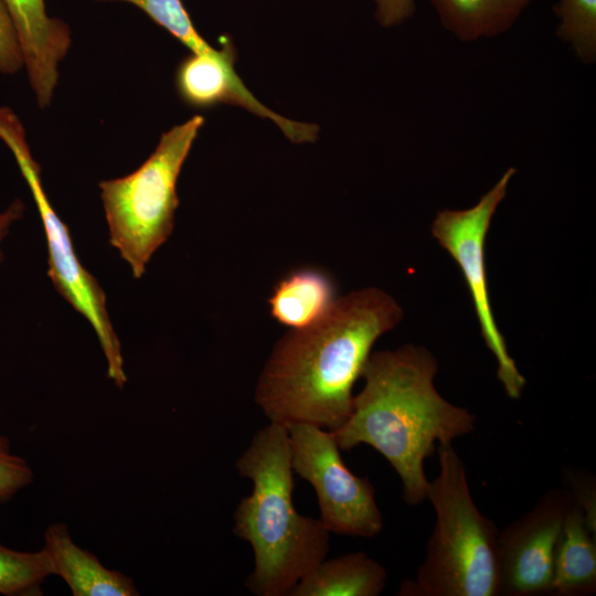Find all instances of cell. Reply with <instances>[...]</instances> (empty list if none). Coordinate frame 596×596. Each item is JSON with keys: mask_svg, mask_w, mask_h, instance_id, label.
I'll return each mask as SVG.
<instances>
[{"mask_svg": "<svg viewBox=\"0 0 596 596\" xmlns=\"http://www.w3.org/2000/svg\"><path fill=\"white\" fill-rule=\"evenodd\" d=\"M401 319V307L379 288L337 298L320 320L274 345L255 387L256 404L270 423L336 430L351 413L353 386L372 347Z\"/></svg>", "mask_w": 596, "mask_h": 596, "instance_id": "obj_1", "label": "cell"}, {"mask_svg": "<svg viewBox=\"0 0 596 596\" xmlns=\"http://www.w3.org/2000/svg\"><path fill=\"white\" fill-rule=\"evenodd\" d=\"M438 365L424 347L403 345L370 354L348 419L332 432L341 450L365 444L380 453L402 481L403 499L418 505L430 482L425 460L448 443L475 430L476 417L446 401L434 380Z\"/></svg>", "mask_w": 596, "mask_h": 596, "instance_id": "obj_2", "label": "cell"}, {"mask_svg": "<svg viewBox=\"0 0 596 596\" xmlns=\"http://www.w3.org/2000/svg\"><path fill=\"white\" fill-rule=\"evenodd\" d=\"M235 467L253 485L235 509L233 526L254 554L245 587L257 596L289 595L327 557L330 532L319 518L301 515L294 507L287 427L269 422L253 436Z\"/></svg>", "mask_w": 596, "mask_h": 596, "instance_id": "obj_3", "label": "cell"}, {"mask_svg": "<svg viewBox=\"0 0 596 596\" xmlns=\"http://www.w3.org/2000/svg\"><path fill=\"white\" fill-rule=\"evenodd\" d=\"M439 473L427 499L436 512L426 557L402 596H498L499 531L475 504L465 465L453 444L437 446Z\"/></svg>", "mask_w": 596, "mask_h": 596, "instance_id": "obj_4", "label": "cell"}, {"mask_svg": "<svg viewBox=\"0 0 596 596\" xmlns=\"http://www.w3.org/2000/svg\"><path fill=\"white\" fill-rule=\"evenodd\" d=\"M203 124L194 115L173 126L135 171L98 184L109 244L136 279L173 232L178 178Z\"/></svg>", "mask_w": 596, "mask_h": 596, "instance_id": "obj_5", "label": "cell"}, {"mask_svg": "<svg viewBox=\"0 0 596 596\" xmlns=\"http://www.w3.org/2000/svg\"><path fill=\"white\" fill-rule=\"evenodd\" d=\"M0 140L11 151L39 212L47 247V276L60 296L88 321L106 359L107 377L123 387L127 376L105 291L78 259L70 228L56 214L45 193L41 167L32 156L23 123L8 106H0Z\"/></svg>", "mask_w": 596, "mask_h": 596, "instance_id": "obj_6", "label": "cell"}, {"mask_svg": "<svg viewBox=\"0 0 596 596\" xmlns=\"http://www.w3.org/2000/svg\"><path fill=\"white\" fill-rule=\"evenodd\" d=\"M294 473L313 488L320 521L330 533L371 539L383 529L374 488L343 462L332 432L310 424L286 426Z\"/></svg>", "mask_w": 596, "mask_h": 596, "instance_id": "obj_7", "label": "cell"}, {"mask_svg": "<svg viewBox=\"0 0 596 596\" xmlns=\"http://www.w3.org/2000/svg\"><path fill=\"white\" fill-rule=\"evenodd\" d=\"M515 173L509 168L477 204L466 210H441L433 225V236L456 260L470 292L482 338L498 363V377L511 398H519L525 384L510 356L491 309L485 259V243L492 216L504 199Z\"/></svg>", "mask_w": 596, "mask_h": 596, "instance_id": "obj_8", "label": "cell"}, {"mask_svg": "<svg viewBox=\"0 0 596 596\" xmlns=\"http://www.w3.org/2000/svg\"><path fill=\"white\" fill-rule=\"evenodd\" d=\"M572 501L568 490H550L531 511L499 532V595L553 594L556 545Z\"/></svg>", "mask_w": 596, "mask_h": 596, "instance_id": "obj_9", "label": "cell"}, {"mask_svg": "<svg viewBox=\"0 0 596 596\" xmlns=\"http://www.w3.org/2000/svg\"><path fill=\"white\" fill-rule=\"evenodd\" d=\"M13 20L30 87L40 108L50 106L58 67L72 44L68 24L49 15L44 0H3Z\"/></svg>", "mask_w": 596, "mask_h": 596, "instance_id": "obj_10", "label": "cell"}, {"mask_svg": "<svg viewBox=\"0 0 596 596\" xmlns=\"http://www.w3.org/2000/svg\"><path fill=\"white\" fill-rule=\"evenodd\" d=\"M44 539L52 575L62 577L74 596L139 595L131 578L106 568L94 554L75 544L65 524H51Z\"/></svg>", "mask_w": 596, "mask_h": 596, "instance_id": "obj_11", "label": "cell"}, {"mask_svg": "<svg viewBox=\"0 0 596 596\" xmlns=\"http://www.w3.org/2000/svg\"><path fill=\"white\" fill-rule=\"evenodd\" d=\"M595 530L573 499L556 545L552 595L586 596L596 592Z\"/></svg>", "mask_w": 596, "mask_h": 596, "instance_id": "obj_12", "label": "cell"}, {"mask_svg": "<svg viewBox=\"0 0 596 596\" xmlns=\"http://www.w3.org/2000/svg\"><path fill=\"white\" fill-rule=\"evenodd\" d=\"M387 579L385 568L364 552L323 558L291 589L289 596H377Z\"/></svg>", "mask_w": 596, "mask_h": 596, "instance_id": "obj_13", "label": "cell"}, {"mask_svg": "<svg viewBox=\"0 0 596 596\" xmlns=\"http://www.w3.org/2000/svg\"><path fill=\"white\" fill-rule=\"evenodd\" d=\"M337 298L333 281L326 273L305 268L279 280L268 305L276 321L290 330H298L320 320Z\"/></svg>", "mask_w": 596, "mask_h": 596, "instance_id": "obj_14", "label": "cell"}, {"mask_svg": "<svg viewBox=\"0 0 596 596\" xmlns=\"http://www.w3.org/2000/svg\"><path fill=\"white\" fill-rule=\"evenodd\" d=\"M532 0H430L441 24L473 41L507 31Z\"/></svg>", "mask_w": 596, "mask_h": 596, "instance_id": "obj_15", "label": "cell"}, {"mask_svg": "<svg viewBox=\"0 0 596 596\" xmlns=\"http://www.w3.org/2000/svg\"><path fill=\"white\" fill-rule=\"evenodd\" d=\"M52 575L44 549L36 552L11 550L0 543V594H40L44 579Z\"/></svg>", "mask_w": 596, "mask_h": 596, "instance_id": "obj_16", "label": "cell"}, {"mask_svg": "<svg viewBox=\"0 0 596 596\" xmlns=\"http://www.w3.org/2000/svg\"><path fill=\"white\" fill-rule=\"evenodd\" d=\"M560 19L557 35L571 44L585 63L596 57V0H560L554 7Z\"/></svg>", "mask_w": 596, "mask_h": 596, "instance_id": "obj_17", "label": "cell"}, {"mask_svg": "<svg viewBox=\"0 0 596 596\" xmlns=\"http://www.w3.org/2000/svg\"><path fill=\"white\" fill-rule=\"evenodd\" d=\"M117 1L132 4L143 11L153 22L168 31L190 52L215 54L220 49L205 41L185 10L181 0H95Z\"/></svg>", "mask_w": 596, "mask_h": 596, "instance_id": "obj_18", "label": "cell"}, {"mask_svg": "<svg viewBox=\"0 0 596 596\" xmlns=\"http://www.w3.org/2000/svg\"><path fill=\"white\" fill-rule=\"evenodd\" d=\"M32 480L30 466L11 453L8 439L0 435V502L11 499Z\"/></svg>", "mask_w": 596, "mask_h": 596, "instance_id": "obj_19", "label": "cell"}, {"mask_svg": "<svg viewBox=\"0 0 596 596\" xmlns=\"http://www.w3.org/2000/svg\"><path fill=\"white\" fill-rule=\"evenodd\" d=\"M24 68V58L10 12L0 0V73L15 75Z\"/></svg>", "mask_w": 596, "mask_h": 596, "instance_id": "obj_20", "label": "cell"}, {"mask_svg": "<svg viewBox=\"0 0 596 596\" xmlns=\"http://www.w3.org/2000/svg\"><path fill=\"white\" fill-rule=\"evenodd\" d=\"M375 17L383 26H394L407 20L415 11L414 0H374Z\"/></svg>", "mask_w": 596, "mask_h": 596, "instance_id": "obj_21", "label": "cell"}, {"mask_svg": "<svg viewBox=\"0 0 596 596\" xmlns=\"http://www.w3.org/2000/svg\"><path fill=\"white\" fill-rule=\"evenodd\" d=\"M571 477V483L573 490L568 492L573 497L574 501L583 509L588 522L596 529V513H595V483L590 477L574 476Z\"/></svg>", "mask_w": 596, "mask_h": 596, "instance_id": "obj_22", "label": "cell"}, {"mask_svg": "<svg viewBox=\"0 0 596 596\" xmlns=\"http://www.w3.org/2000/svg\"><path fill=\"white\" fill-rule=\"evenodd\" d=\"M24 212L25 204L20 199H14L4 210L0 211V265L3 260L2 243L13 224L23 217Z\"/></svg>", "mask_w": 596, "mask_h": 596, "instance_id": "obj_23", "label": "cell"}]
</instances>
